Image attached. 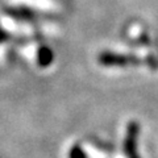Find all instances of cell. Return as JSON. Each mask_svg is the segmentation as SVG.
I'll use <instances>...</instances> for the list:
<instances>
[{"mask_svg": "<svg viewBox=\"0 0 158 158\" xmlns=\"http://www.w3.org/2000/svg\"><path fill=\"white\" fill-rule=\"evenodd\" d=\"M137 133H138V125L131 124L129 132H128L127 142H125V152L131 156V158H138L136 154V140H137Z\"/></svg>", "mask_w": 158, "mask_h": 158, "instance_id": "1", "label": "cell"}]
</instances>
